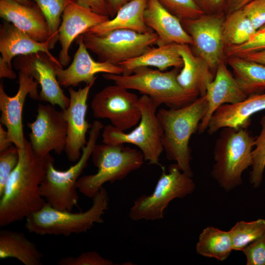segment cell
Wrapping results in <instances>:
<instances>
[{"label":"cell","instance_id":"obj_1","mask_svg":"<svg viewBox=\"0 0 265 265\" xmlns=\"http://www.w3.org/2000/svg\"><path fill=\"white\" fill-rule=\"evenodd\" d=\"M19 149V159L0 197V226L26 219L46 203L40 190L48 164L53 158L49 154L38 156L29 141Z\"/></svg>","mask_w":265,"mask_h":265},{"label":"cell","instance_id":"obj_2","mask_svg":"<svg viewBox=\"0 0 265 265\" xmlns=\"http://www.w3.org/2000/svg\"><path fill=\"white\" fill-rule=\"evenodd\" d=\"M205 95L179 108H161L157 112L162 130V143L166 158L174 161L180 169L193 177L189 141L207 109Z\"/></svg>","mask_w":265,"mask_h":265},{"label":"cell","instance_id":"obj_3","mask_svg":"<svg viewBox=\"0 0 265 265\" xmlns=\"http://www.w3.org/2000/svg\"><path fill=\"white\" fill-rule=\"evenodd\" d=\"M247 129L222 128L215 142L211 176L227 192L242 185V174L252 163L255 137Z\"/></svg>","mask_w":265,"mask_h":265},{"label":"cell","instance_id":"obj_4","mask_svg":"<svg viewBox=\"0 0 265 265\" xmlns=\"http://www.w3.org/2000/svg\"><path fill=\"white\" fill-rule=\"evenodd\" d=\"M92 199L91 207L80 212L59 210L46 202L40 210L26 219L25 228L30 233L42 236H69L86 232L95 223L104 222L102 216L108 208V193L103 186Z\"/></svg>","mask_w":265,"mask_h":265},{"label":"cell","instance_id":"obj_5","mask_svg":"<svg viewBox=\"0 0 265 265\" xmlns=\"http://www.w3.org/2000/svg\"><path fill=\"white\" fill-rule=\"evenodd\" d=\"M180 69L164 72L150 67H140L130 75L104 73V79L127 89H133L150 97L159 106L164 104L170 108L187 106L199 96L186 91L179 84L177 76Z\"/></svg>","mask_w":265,"mask_h":265},{"label":"cell","instance_id":"obj_6","mask_svg":"<svg viewBox=\"0 0 265 265\" xmlns=\"http://www.w3.org/2000/svg\"><path fill=\"white\" fill-rule=\"evenodd\" d=\"M91 157L98 168L94 174L80 177L76 183L78 190L87 197L93 198L106 182L112 183L125 178L143 164L140 150L123 144H96Z\"/></svg>","mask_w":265,"mask_h":265},{"label":"cell","instance_id":"obj_7","mask_svg":"<svg viewBox=\"0 0 265 265\" xmlns=\"http://www.w3.org/2000/svg\"><path fill=\"white\" fill-rule=\"evenodd\" d=\"M104 128L99 121L92 124L89 137L82 149L81 155L76 163L65 171L56 169L52 158L48 162L46 172L40 186L42 197L53 208L59 210L72 211L78 204L79 195L76 183L87 162Z\"/></svg>","mask_w":265,"mask_h":265},{"label":"cell","instance_id":"obj_8","mask_svg":"<svg viewBox=\"0 0 265 265\" xmlns=\"http://www.w3.org/2000/svg\"><path fill=\"white\" fill-rule=\"evenodd\" d=\"M138 106L141 116L138 125L126 133L111 124L104 127L102 143L110 145L131 143L136 146L150 164L159 165V158L164 151L162 130L157 115L159 106L150 97L143 95L139 98Z\"/></svg>","mask_w":265,"mask_h":265},{"label":"cell","instance_id":"obj_9","mask_svg":"<svg viewBox=\"0 0 265 265\" xmlns=\"http://www.w3.org/2000/svg\"><path fill=\"white\" fill-rule=\"evenodd\" d=\"M162 173L154 191L133 201L129 213L134 221L155 220L164 217V211L175 198H184L193 192L196 185L192 177L182 171L176 163L170 164L168 173L162 166Z\"/></svg>","mask_w":265,"mask_h":265},{"label":"cell","instance_id":"obj_10","mask_svg":"<svg viewBox=\"0 0 265 265\" xmlns=\"http://www.w3.org/2000/svg\"><path fill=\"white\" fill-rule=\"evenodd\" d=\"M88 50L101 62L114 65L140 55L157 44L158 35L154 31L141 33L128 29H116L102 34H82Z\"/></svg>","mask_w":265,"mask_h":265},{"label":"cell","instance_id":"obj_11","mask_svg":"<svg viewBox=\"0 0 265 265\" xmlns=\"http://www.w3.org/2000/svg\"><path fill=\"white\" fill-rule=\"evenodd\" d=\"M138 99L135 94L115 84L105 87L94 95L91 108L94 117L108 119L113 127L124 132L140 120Z\"/></svg>","mask_w":265,"mask_h":265},{"label":"cell","instance_id":"obj_12","mask_svg":"<svg viewBox=\"0 0 265 265\" xmlns=\"http://www.w3.org/2000/svg\"><path fill=\"white\" fill-rule=\"evenodd\" d=\"M35 120L28 123L29 142L34 152L44 157L53 151L60 155L66 144L68 125L63 111L51 104H39Z\"/></svg>","mask_w":265,"mask_h":265},{"label":"cell","instance_id":"obj_13","mask_svg":"<svg viewBox=\"0 0 265 265\" xmlns=\"http://www.w3.org/2000/svg\"><path fill=\"white\" fill-rule=\"evenodd\" d=\"M225 17L224 13L204 14L195 19L181 21L193 42L194 53L204 59L214 74L224 57L222 31Z\"/></svg>","mask_w":265,"mask_h":265},{"label":"cell","instance_id":"obj_14","mask_svg":"<svg viewBox=\"0 0 265 265\" xmlns=\"http://www.w3.org/2000/svg\"><path fill=\"white\" fill-rule=\"evenodd\" d=\"M15 68L32 77L39 84L41 90L40 100L57 105L63 110L68 107L70 98L61 88L56 75L55 65L45 53L19 55L14 60Z\"/></svg>","mask_w":265,"mask_h":265},{"label":"cell","instance_id":"obj_15","mask_svg":"<svg viewBox=\"0 0 265 265\" xmlns=\"http://www.w3.org/2000/svg\"><path fill=\"white\" fill-rule=\"evenodd\" d=\"M19 88L13 97L5 92L2 82L0 84V121L6 128L11 142L18 149L25 145L22 123V114L24 103L27 95L33 100H40L38 82L31 76L19 71Z\"/></svg>","mask_w":265,"mask_h":265},{"label":"cell","instance_id":"obj_16","mask_svg":"<svg viewBox=\"0 0 265 265\" xmlns=\"http://www.w3.org/2000/svg\"><path fill=\"white\" fill-rule=\"evenodd\" d=\"M95 82L87 83L78 91L68 87L70 104L62 110L68 125L67 138L65 147L67 159L70 161H77L80 158L82 148L87 142L86 133L92 124L86 119L87 101L91 88Z\"/></svg>","mask_w":265,"mask_h":265},{"label":"cell","instance_id":"obj_17","mask_svg":"<svg viewBox=\"0 0 265 265\" xmlns=\"http://www.w3.org/2000/svg\"><path fill=\"white\" fill-rule=\"evenodd\" d=\"M110 19L92 10L76 0H69L62 14L59 28L58 40L61 50L58 60L62 66H66L71 60L69 51L72 42L88 29Z\"/></svg>","mask_w":265,"mask_h":265},{"label":"cell","instance_id":"obj_18","mask_svg":"<svg viewBox=\"0 0 265 265\" xmlns=\"http://www.w3.org/2000/svg\"><path fill=\"white\" fill-rule=\"evenodd\" d=\"M76 43L79 47L70 66L64 69L55 65L56 75L60 86L76 87L82 82L86 84L95 82V75L100 73L123 74L124 70L120 65L95 61L88 53L82 34L77 38Z\"/></svg>","mask_w":265,"mask_h":265},{"label":"cell","instance_id":"obj_19","mask_svg":"<svg viewBox=\"0 0 265 265\" xmlns=\"http://www.w3.org/2000/svg\"><path fill=\"white\" fill-rule=\"evenodd\" d=\"M205 95L208 106L206 113L198 127V132L200 133L207 129L212 116L219 107L224 104L239 102L247 97L223 60L218 64L213 80L208 84Z\"/></svg>","mask_w":265,"mask_h":265},{"label":"cell","instance_id":"obj_20","mask_svg":"<svg viewBox=\"0 0 265 265\" xmlns=\"http://www.w3.org/2000/svg\"><path fill=\"white\" fill-rule=\"evenodd\" d=\"M146 25L158 35L157 46L175 43L193 45L177 17L166 9L158 0H148L144 12Z\"/></svg>","mask_w":265,"mask_h":265},{"label":"cell","instance_id":"obj_21","mask_svg":"<svg viewBox=\"0 0 265 265\" xmlns=\"http://www.w3.org/2000/svg\"><path fill=\"white\" fill-rule=\"evenodd\" d=\"M265 109V93L250 95L244 100L233 104H224L219 107L212 116L207 128L212 134L220 129L229 127L247 128L251 117Z\"/></svg>","mask_w":265,"mask_h":265},{"label":"cell","instance_id":"obj_22","mask_svg":"<svg viewBox=\"0 0 265 265\" xmlns=\"http://www.w3.org/2000/svg\"><path fill=\"white\" fill-rule=\"evenodd\" d=\"M0 16L38 42L50 40L46 20L38 6L14 0H0Z\"/></svg>","mask_w":265,"mask_h":265},{"label":"cell","instance_id":"obj_23","mask_svg":"<svg viewBox=\"0 0 265 265\" xmlns=\"http://www.w3.org/2000/svg\"><path fill=\"white\" fill-rule=\"evenodd\" d=\"M49 40L38 42L17 28L12 23L4 21L0 29V52L1 58L12 68L11 60L18 55H25L39 52L47 54L58 66L63 68L50 51Z\"/></svg>","mask_w":265,"mask_h":265},{"label":"cell","instance_id":"obj_24","mask_svg":"<svg viewBox=\"0 0 265 265\" xmlns=\"http://www.w3.org/2000/svg\"><path fill=\"white\" fill-rule=\"evenodd\" d=\"M178 51L184 62L177 76L178 83L188 93L204 96L215 74L204 59L193 53L190 46L178 44Z\"/></svg>","mask_w":265,"mask_h":265},{"label":"cell","instance_id":"obj_25","mask_svg":"<svg viewBox=\"0 0 265 265\" xmlns=\"http://www.w3.org/2000/svg\"><path fill=\"white\" fill-rule=\"evenodd\" d=\"M147 1H129L118 10L111 19L90 28L85 32L102 34L116 29H128L141 33L154 31L144 21V12Z\"/></svg>","mask_w":265,"mask_h":265},{"label":"cell","instance_id":"obj_26","mask_svg":"<svg viewBox=\"0 0 265 265\" xmlns=\"http://www.w3.org/2000/svg\"><path fill=\"white\" fill-rule=\"evenodd\" d=\"M184 62L178 51V44L151 47L145 53L119 64L124 70L122 75H130L138 68L153 67L164 71L173 67L182 69Z\"/></svg>","mask_w":265,"mask_h":265},{"label":"cell","instance_id":"obj_27","mask_svg":"<svg viewBox=\"0 0 265 265\" xmlns=\"http://www.w3.org/2000/svg\"><path fill=\"white\" fill-rule=\"evenodd\" d=\"M43 255L23 233L0 231V258H14L25 265H41Z\"/></svg>","mask_w":265,"mask_h":265},{"label":"cell","instance_id":"obj_28","mask_svg":"<svg viewBox=\"0 0 265 265\" xmlns=\"http://www.w3.org/2000/svg\"><path fill=\"white\" fill-rule=\"evenodd\" d=\"M238 84L247 96L265 90V65L239 56L227 57Z\"/></svg>","mask_w":265,"mask_h":265},{"label":"cell","instance_id":"obj_29","mask_svg":"<svg viewBox=\"0 0 265 265\" xmlns=\"http://www.w3.org/2000/svg\"><path fill=\"white\" fill-rule=\"evenodd\" d=\"M233 250L230 233L208 226L200 233L196 245L197 253L219 261L226 260Z\"/></svg>","mask_w":265,"mask_h":265},{"label":"cell","instance_id":"obj_30","mask_svg":"<svg viewBox=\"0 0 265 265\" xmlns=\"http://www.w3.org/2000/svg\"><path fill=\"white\" fill-rule=\"evenodd\" d=\"M257 30L242 9L227 14L223 24L222 37L225 47L248 41Z\"/></svg>","mask_w":265,"mask_h":265},{"label":"cell","instance_id":"obj_31","mask_svg":"<svg viewBox=\"0 0 265 265\" xmlns=\"http://www.w3.org/2000/svg\"><path fill=\"white\" fill-rule=\"evenodd\" d=\"M233 250L241 251L265 232V220L239 221L229 231Z\"/></svg>","mask_w":265,"mask_h":265},{"label":"cell","instance_id":"obj_32","mask_svg":"<svg viewBox=\"0 0 265 265\" xmlns=\"http://www.w3.org/2000/svg\"><path fill=\"white\" fill-rule=\"evenodd\" d=\"M30 0L36 2L46 20L50 35V49L52 50L58 40L61 15L69 0Z\"/></svg>","mask_w":265,"mask_h":265},{"label":"cell","instance_id":"obj_33","mask_svg":"<svg viewBox=\"0 0 265 265\" xmlns=\"http://www.w3.org/2000/svg\"><path fill=\"white\" fill-rule=\"evenodd\" d=\"M260 123L261 130L259 135L255 137L252 170L249 174V182L254 188L261 185L265 169V115L261 117Z\"/></svg>","mask_w":265,"mask_h":265},{"label":"cell","instance_id":"obj_34","mask_svg":"<svg viewBox=\"0 0 265 265\" xmlns=\"http://www.w3.org/2000/svg\"><path fill=\"white\" fill-rule=\"evenodd\" d=\"M169 12L182 20L193 19L205 14L195 0H158Z\"/></svg>","mask_w":265,"mask_h":265},{"label":"cell","instance_id":"obj_35","mask_svg":"<svg viewBox=\"0 0 265 265\" xmlns=\"http://www.w3.org/2000/svg\"><path fill=\"white\" fill-rule=\"evenodd\" d=\"M265 50V25L258 29L253 36L244 44L224 48V56H240L249 53Z\"/></svg>","mask_w":265,"mask_h":265},{"label":"cell","instance_id":"obj_36","mask_svg":"<svg viewBox=\"0 0 265 265\" xmlns=\"http://www.w3.org/2000/svg\"><path fill=\"white\" fill-rule=\"evenodd\" d=\"M19 159V149L15 145L0 152V197Z\"/></svg>","mask_w":265,"mask_h":265},{"label":"cell","instance_id":"obj_37","mask_svg":"<svg viewBox=\"0 0 265 265\" xmlns=\"http://www.w3.org/2000/svg\"><path fill=\"white\" fill-rule=\"evenodd\" d=\"M59 265H113L111 260L103 257L96 251H86L77 257L68 256L58 262Z\"/></svg>","mask_w":265,"mask_h":265},{"label":"cell","instance_id":"obj_38","mask_svg":"<svg viewBox=\"0 0 265 265\" xmlns=\"http://www.w3.org/2000/svg\"><path fill=\"white\" fill-rule=\"evenodd\" d=\"M247 265H265V232L242 251Z\"/></svg>","mask_w":265,"mask_h":265},{"label":"cell","instance_id":"obj_39","mask_svg":"<svg viewBox=\"0 0 265 265\" xmlns=\"http://www.w3.org/2000/svg\"><path fill=\"white\" fill-rule=\"evenodd\" d=\"M242 9L257 30L265 25V0H253Z\"/></svg>","mask_w":265,"mask_h":265},{"label":"cell","instance_id":"obj_40","mask_svg":"<svg viewBox=\"0 0 265 265\" xmlns=\"http://www.w3.org/2000/svg\"><path fill=\"white\" fill-rule=\"evenodd\" d=\"M205 14H213L224 13L227 0H195Z\"/></svg>","mask_w":265,"mask_h":265},{"label":"cell","instance_id":"obj_41","mask_svg":"<svg viewBox=\"0 0 265 265\" xmlns=\"http://www.w3.org/2000/svg\"><path fill=\"white\" fill-rule=\"evenodd\" d=\"M98 14L109 16L107 5L105 0H76Z\"/></svg>","mask_w":265,"mask_h":265},{"label":"cell","instance_id":"obj_42","mask_svg":"<svg viewBox=\"0 0 265 265\" xmlns=\"http://www.w3.org/2000/svg\"><path fill=\"white\" fill-rule=\"evenodd\" d=\"M108 7L109 16L111 18L116 15L118 10L125 4L131 0H105Z\"/></svg>","mask_w":265,"mask_h":265},{"label":"cell","instance_id":"obj_43","mask_svg":"<svg viewBox=\"0 0 265 265\" xmlns=\"http://www.w3.org/2000/svg\"><path fill=\"white\" fill-rule=\"evenodd\" d=\"M253 0H227L225 11L227 14L242 9Z\"/></svg>","mask_w":265,"mask_h":265},{"label":"cell","instance_id":"obj_44","mask_svg":"<svg viewBox=\"0 0 265 265\" xmlns=\"http://www.w3.org/2000/svg\"><path fill=\"white\" fill-rule=\"evenodd\" d=\"M16 74L8 65L0 57V78L14 79L16 78Z\"/></svg>","mask_w":265,"mask_h":265},{"label":"cell","instance_id":"obj_45","mask_svg":"<svg viewBox=\"0 0 265 265\" xmlns=\"http://www.w3.org/2000/svg\"><path fill=\"white\" fill-rule=\"evenodd\" d=\"M239 57L265 65V50L249 53Z\"/></svg>","mask_w":265,"mask_h":265},{"label":"cell","instance_id":"obj_46","mask_svg":"<svg viewBox=\"0 0 265 265\" xmlns=\"http://www.w3.org/2000/svg\"><path fill=\"white\" fill-rule=\"evenodd\" d=\"M13 143L10 140L7 130L4 129L2 124H0V152L12 146Z\"/></svg>","mask_w":265,"mask_h":265},{"label":"cell","instance_id":"obj_47","mask_svg":"<svg viewBox=\"0 0 265 265\" xmlns=\"http://www.w3.org/2000/svg\"><path fill=\"white\" fill-rule=\"evenodd\" d=\"M15 0L21 4L26 5H30L29 0Z\"/></svg>","mask_w":265,"mask_h":265}]
</instances>
